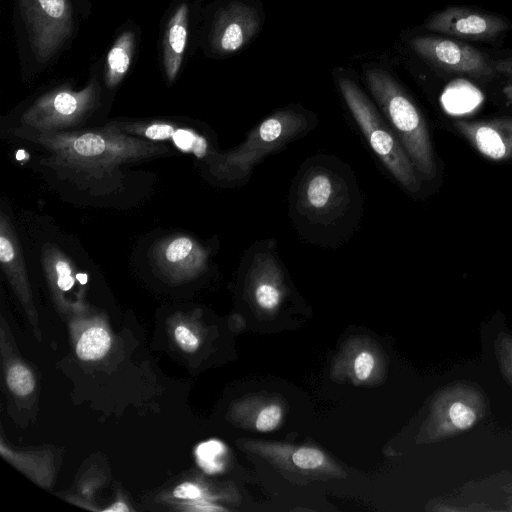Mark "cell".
<instances>
[{
    "mask_svg": "<svg viewBox=\"0 0 512 512\" xmlns=\"http://www.w3.org/2000/svg\"><path fill=\"white\" fill-rule=\"evenodd\" d=\"M142 31L132 20H126L103 53L90 67L96 72L100 81L103 98L106 92L118 89L133 67L141 43Z\"/></svg>",
    "mask_w": 512,
    "mask_h": 512,
    "instance_id": "11",
    "label": "cell"
},
{
    "mask_svg": "<svg viewBox=\"0 0 512 512\" xmlns=\"http://www.w3.org/2000/svg\"><path fill=\"white\" fill-rule=\"evenodd\" d=\"M154 264L175 278L200 273L208 262V253L195 239L177 235L163 239L153 249Z\"/></svg>",
    "mask_w": 512,
    "mask_h": 512,
    "instance_id": "13",
    "label": "cell"
},
{
    "mask_svg": "<svg viewBox=\"0 0 512 512\" xmlns=\"http://www.w3.org/2000/svg\"><path fill=\"white\" fill-rule=\"evenodd\" d=\"M316 123V115L300 106L277 110L254 127L239 146L211 156L208 171L220 182H243L264 157L303 137Z\"/></svg>",
    "mask_w": 512,
    "mask_h": 512,
    "instance_id": "4",
    "label": "cell"
},
{
    "mask_svg": "<svg viewBox=\"0 0 512 512\" xmlns=\"http://www.w3.org/2000/svg\"><path fill=\"white\" fill-rule=\"evenodd\" d=\"M7 384L10 390L18 396L30 394L35 387L31 371L23 365L12 366L7 373Z\"/></svg>",
    "mask_w": 512,
    "mask_h": 512,
    "instance_id": "19",
    "label": "cell"
},
{
    "mask_svg": "<svg viewBox=\"0 0 512 512\" xmlns=\"http://www.w3.org/2000/svg\"><path fill=\"white\" fill-rule=\"evenodd\" d=\"M81 18L86 19L92 11L91 0H74Z\"/></svg>",
    "mask_w": 512,
    "mask_h": 512,
    "instance_id": "25",
    "label": "cell"
},
{
    "mask_svg": "<svg viewBox=\"0 0 512 512\" xmlns=\"http://www.w3.org/2000/svg\"><path fill=\"white\" fill-rule=\"evenodd\" d=\"M17 136L42 146L45 165L80 184L102 183L122 165L169 152L160 143L125 133L113 124L98 130L62 132L35 131L21 127Z\"/></svg>",
    "mask_w": 512,
    "mask_h": 512,
    "instance_id": "2",
    "label": "cell"
},
{
    "mask_svg": "<svg viewBox=\"0 0 512 512\" xmlns=\"http://www.w3.org/2000/svg\"><path fill=\"white\" fill-rule=\"evenodd\" d=\"M111 346V337L102 327L87 329L76 345L77 356L81 360H97L106 355Z\"/></svg>",
    "mask_w": 512,
    "mask_h": 512,
    "instance_id": "16",
    "label": "cell"
},
{
    "mask_svg": "<svg viewBox=\"0 0 512 512\" xmlns=\"http://www.w3.org/2000/svg\"><path fill=\"white\" fill-rule=\"evenodd\" d=\"M288 204L299 236L322 247H336L348 240L364 212L354 171L330 154H317L302 163L293 178Z\"/></svg>",
    "mask_w": 512,
    "mask_h": 512,
    "instance_id": "1",
    "label": "cell"
},
{
    "mask_svg": "<svg viewBox=\"0 0 512 512\" xmlns=\"http://www.w3.org/2000/svg\"><path fill=\"white\" fill-rule=\"evenodd\" d=\"M174 336L179 347L186 352H194L199 346L196 335L186 326L179 325L174 330Z\"/></svg>",
    "mask_w": 512,
    "mask_h": 512,
    "instance_id": "23",
    "label": "cell"
},
{
    "mask_svg": "<svg viewBox=\"0 0 512 512\" xmlns=\"http://www.w3.org/2000/svg\"><path fill=\"white\" fill-rule=\"evenodd\" d=\"M173 495L179 499L192 500V499H197V498L201 497L202 491L195 484L189 483V482H184V483L178 485L174 489Z\"/></svg>",
    "mask_w": 512,
    "mask_h": 512,
    "instance_id": "24",
    "label": "cell"
},
{
    "mask_svg": "<svg viewBox=\"0 0 512 512\" xmlns=\"http://www.w3.org/2000/svg\"><path fill=\"white\" fill-rule=\"evenodd\" d=\"M374 102L398 136L421 179L437 174L435 154L426 121L397 80L380 67L364 69Z\"/></svg>",
    "mask_w": 512,
    "mask_h": 512,
    "instance_id": "5",
    "label": "cell"
},
{
    "mask_svg": "<svg viewBox=\"0 0 512 512\" xmlns=\"http://www.w3.org/2000/svg\"><path fill=\"white\" fill-rule=\"evenodd\" d=\"M112 124L125 133L136 134L152 141L171 140L177 148L192 152L199 158L208 154V143L202 136L190 130L175 129L173 125L165 122Z\"/></svg>",
    "mask_w": 512,
    "mask_h": 512,
    "instance_id": "15",
    "label": "cell"
},
{
    "mask_svg": "<svg viewBox=\"0 0 512 512\" xmlns=\"http://www.w3.org/2000/svg\"><path fill=\"white\" fill-rule=\"evenodd\" d=\"M426 29L469 40H489L508 28V23L495 15L465 7L450 6L432 15Z\"/></svg>",
    "mask_w": 512,
    "mask_h": 512,
    "instance_id": "12",
    "label": "cell"
},
{
    "mask_svg": "<svg viewBox=\"0 0 512 512\" xmlns=\"http://www.w3.org/2000/svg\"><path fill=\"white\" fill-rule=\"evenodd\" d=\"M204 0H173L160 25L158 65L167 85L182 73L188 58L198 49Z\"/></svg>",
    "mask_w": 512,
    "mask_h": 512,
    "instance_id": "9",
    "label": "cell"
},
{
    "mask_svg": "<svg viewBox=\"0 0 512 512\" xmlns=\"http://www.w3.org/2000/svg\"><path fill=\"white\" fill-rule=\"evenodd\" d=\"M73 80L56 82L40 91L19 116L21 127L35 131H61L77 126L103 103V91L90 67L85 85L75 88Z\"/></svg>",
    "mask_w": 512,
    "mask_h": 512,
    "instance_id": "7",
    "label": "cell"
},
{
    "mask_svg": "<svg viewBox=\"0 0 512 512\" xmlns=\"http://www.w3.org/2000/svg\"><path fill=\"white\" fill-rule=\"evenodd\" d=\"M81 18L74 0H12V23L22 80L31 82L72 45Z\"/></svg>",
    "mask_w": 512,
    "mask_h": 512,
    "instance_id": "3",
    "label": "cell"
},
{
    "mask_svg": "<svg viewBox=\"0 0 512 512\" xmlns=\"http://www.w3.org/2000/svg\"><path fill=\"white\" fill-rule=\"evenodd\" d=\"M283 411L277 404H269L258 412L254 427L259 432H270L278 427L282 420Z\"/></svg>",
    "mask_w": 512,
    "mask_h": 512,
    "instance_id": "20",
    "label": "cell"
},
{
    "mask_svg": "<svg viewBox=\"0 0 512 512\" xmlns=\"http://www.w3.org/2000/svg\"><path fill=\"white\" fill-rule=\"evenodd\" d=\"M288 460L293 466L300 470L316 471L330 468V460L327 455L318 448L314 447H289L284 446Z\"/></svg>",
    "mask_w": 512,
    "mask_h": 512,
    "instance_id": "17",
    "label": "cell"
},
{
    "mask_svg": "<svg viewBox=\"0 0 512 512\" xmlns=\"http://www.w3.org/2000/svg\"><path fill=\"white\" fill-rule=\"evenodd\" d=\"M374 366V356L368 351H362L355 357L354 374L360 381H365L371 376Z\"/></svg>",
    "mask_w": 512,
    "mask_h": 512,
    "instance_id": "22",
    "label": "cell"
},
{
    "mask_svg": "<svg viewBox=\"0 0 512 512\" xmlns=\"http://www.w3.org/2000/svg\"><path fill=\"white\" fill-rule=\"evenodd\" d=\"M503 94H504L508 104H512V83L506 85L503 88Z\"/></svg>",
    "mask_w": 512,
    "mask_h": 512,
    "instance_id": "27",
    "label": "cell"
},
{
    "mask_svg": "<svg viewBox=\"0 0 512 512\" xmlns=\"http://www.w3.org/2000/svg\"><path fill=\"white\" fill-rule=\"evenodd\" d=\"M453 125L485 157L495 161L512 158V117L456 120Z\"/></svg>",
    "mask_w": 512,
    "mask_h": 512,
    "instance_id": "14",
    "label": "cell"
},
{
    "mask_svg": "<svg viewBox=\"0 0 512 512\" xmlns=\"http://www.w3.org/2000/svg\"><path fill=\"white\" fill-rule=\"evenodd\" d=\"M336 82L348 110L373 153L404 189L410 193L419 192L422 179L375 102L350 76L339 73Z\"/></svg>",
    "mask_w": 512,
    "mask_h": 512,
    "instance_id": "6",
    "label": "cell"
},
{
    "mask_svg": "<svg viewBox=\"0 0 512 512\" xmlns=\"http://www.w3.org/2000/svg\"><path fill=\"white\" fill-rule=\"evenodd\" d=\"M129 508L122 502L115 503L111 507L105 509V511H115V512H122V511H128Z\"/></svg>",
    "mask_w": 512,
    "mask_h": 512,
    "instance_id": "26",
    "label": "cell"
},
{
    "mask_svg": "<svg viewBox=\"0 0 512 512\" xmlns=\"http://www.w3.org/2000/svg\"><path fill=\"white\" fill-rule=\"evenodd\" d=\"M264 15L251 0H216L203 7L198 49L213 59L229 57L260 32Z\"/></svg>",
    "mask_w": 512,
    "mask_h": 512,
    "instance_id": "8",
    "label": "cell"
},
{
    "mask_svg": "<svg viewBox=\"0 0 512 512\" xmlns=\"http://www.w3.org/2000/svg\"><path fill=\"white\" fill-rule=\"evenodd\" d=\"M449 417L452 423L459 429H466L475 421V413L473 410L460 402H455L451 405Z\"/></svg>",
    "mask_w": 512,
    "mask_h": 512,
    "instance_id": "21",
    "label": "cell"
},
{
    "mask_svg": "<svg viewBox=\"0 0 512 512\" xmlns=\"http://www.w3.org/2000/svg\"><path fill=\"white\" fill-rule=\"evenodd\" d=\"M411 49L425 61L443 70L473 77H491L493 66L474 47L436 36H417L410 41Z\"/></svg>",
    "mask_w": 512,
    "mask_h": 512,
    "instance_id": "10",
    "label": "cell"
},
{
    "mask_svg": "<svg viewBox=\"0 0 512 512\" xmlns=\"http://www.w3.org/2000/svg\"><path fill=\"white\" fill-rule=\"evenodd\" d=\"M225 453L224 445L217 440L201 443L196 449L199 466L207 473H216L222 469L221 457Z\"/></svg>",
    "mask_w": 512,
    "mask_h": 512,
    "instance_id": "18",
    "label": "cell"
}]
</instances>
